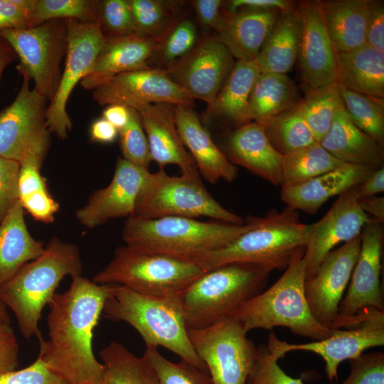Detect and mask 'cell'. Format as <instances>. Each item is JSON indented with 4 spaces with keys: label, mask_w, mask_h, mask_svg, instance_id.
Masks as SVG:
<instances>
[{
    "label": "cell",
    "mask_w": 384,
    "mask_h": 384,
    "mask_svg": "<svg viewBox=\"0 0 384 384\" xmlns=\"http://www.w3.org/2000/svg\"><path fill=\"white\" fill-rule=\"evenodd\" d=\"M220 0H196L191 4L203 25L216 31L223 16Z\"/></svg>",
    "instance_id": "cell-54"
},
{
    "label": "cell",
    "mask_w": 384,
    "mask_h": 384,
    "mask_svg": "<svg viewBox=\"0 0 384 384\" xmlns=\"http://www.w3.org/2000/svg\"><path fill=\"white\" fill-rule=\"evenodd\" d=\"M198 32L189 18L176 20L158 41L151 58L166 70L186 56L197 45Z\"/></svg>",
    "instance_id": "cell-42"
},
{
    "label": "cell",
    "mask_w": 384,
    "mask_h": 384,
    "mask_svg": "<svg viewBox=\"0 0 384 384\" xmlns=\"http://www.w3.org/2000/svg\"><path fill=\"white\" fill-rule=\"evenodd\" d=\"M0 384H69L38 358L30 366L0 378Z\"/></svg>",
    "instance_id": "cell-48"
},
{
    "label": "cell",
    "mask_w": 384,
    "mask_h": 384,
    "mask_svg": "<svg viewBox=\"0 0 384 384\" xmlns=\"http://www.w3.org/2000/svg\"><path fill=\"white\" fill-rule=\"evenodd\" d=\"M0 34L19 59L16 66L19 74L23 79L32 80L33 89L50 102L58 90L61 62L67 52V20L53 19Z\"/></svg>",
    "instance_id": "cell-10"
},
{
    "label": "cell",
    "mask_w": 384,
    "mask_h": 384,
    "mask_svg": "<svg viewBox=\"0 0 384 384\" xmlns=\"http://www.w3.org/2000/svg\"><path fill=\"white\" fill-rule=\"evenodd\" d=\"M16 58L13 48L0 34V79L5 68Z\"/></svg>",
    "instance_id": "cell-60"
},
{
    "label": "cell",
    "mask_w": 384,
    "mask_h": 384,
    "mask_svg": "<svg viewBox=\"0 0 384 384\" xmlns=\"http://www.w3.org/2000/svg\"><path fill=\"white\" fill-rule=\"evenodd\" d=\"M311 224L299 220V211L288 206L271 209L256 224L222 248L191 258L208 270L230 262L257 265L272 272L283 270L304 247Z\"/></svg>",
    "instance_id": "cell-5"
},
{
    "label": "cell",
    "mask_w": 384,
    "mask_h": 384,
    "mask_svg": "<svg viewBox=\"0 0 384 384\" xmlns=\"http://www.w3.org/2000/svg\"><path fill=\"white\" fill-rule=\"evenodd\" d=\"M176 125L182 142L192 156L199 174L214 184L233 181L238 169L213 142L193 107L175 106Z\"/></svg>",
    "instance_id": "cell-25"
},
{
    "label": "cell",
    "mask_w": 384,
    "mask_h": 384,
    "mask_svg": "<svg viewBox=\"0 0 384 384\" xmlns=\"http://www.w3.org/2000/svg\"><path fill=\"white\" fill-rule=\"evenodd\" d=\"M130 108L127 125L119 131L122 158L146 170H149L151 157L148 139L139 112Z\"/></svg>",
    "instance_id": "cell-44"
},
{
    "label": "cell",
    "mask_w": 384,
    "mask_h": 384,
    "mask_svg": "<svg viewBox=\"0 0 384 384\" xmlns=\"http://www.w3.org/2000/svg\"><path fill=\"white\" fill-rule=\"evenodd\" d=\"M358 204L367 215L370 214L373 218L384 224V197L373 196L367 198H358Z\"/></svg>",
    "instance_id": "cell-59"
},
{
    "label": "cell",
    "mask_w": 384,
    "mask_h": 384,
    "mask_svg": "<svg viewBox=\"0 0 384 384\" xmlns=\"http://www.w3.org/2000/svg\"><path fill=\"white\" fill-rule=\"evenodd\" d=\"M82 263L77 245L52 238L43 253L23 265L8 282L0 285V299L14 314L25 338H40L38 324L65 276L81 275Z\"/></svg>",
    "instance_id": "cell-2"
},
{
    "label": "cell",
    "mask_w": 384,
    "mask_h": 384,
    "mask_svg": "<svg viewBox=\"0 0 384 384\" xmlns=\"http://www.w3.org/2000/svg\"><path fill=\"white\" fill-rule=\"evenodd\" d=\"M384 191V166L372 171L356 186L358 199L376 196Z\"/></svg>",
    "instance_id": "cell-56"
},
{
    "label": "cell",
    "mask_w": 384,
    "mask_h": 384,
    "mask_svg": "<svg viewBox=\"0 0 384 384\" xmlns=\"http://www.w3.org/2000/svg\"><path fill=\"white\" fill-rule=\"evenodd\" d=\"M118 131L124 128L130 117V108L119 104L110 105L102 112V117Z\"/></svg>",
    "instance_id": "cell-58"
},
{
    "label": "cell",
    "mask_w": 384,
    "mask_h": 384,
    "mask_svg": "<svg viewBox=\"0 0 384 384\" xmlns=\"http://www.w3.org/2000/svg\"><path fill=\"white\" fill-rule=\"evenodd\" d=\"M158 41L132 33L106 38L92 67L82 78L80 85L94 90L112 78L125 72L147 68Z\"/></svg>",
    "instance_id": "cell-24"
},
{
    "label": "cell",
    "mask_w": 384,
    "mask_h": 384,
    "mask_svg": "<svg viewBox=\"0 0 384 384\" xmlns=\"http://www.w3.org/2000/svg\"><path fill=\"white\" fill-rule=\"evenodd\" d=\"M270 353L266 345L256 346V357L246 384H304L302 378L286 374Z\"/></svg>",
    "instance_id": "cell-46"
},
{
    "label": "cell",
    "mask_w": 384,
    "mask_h": 384,
    "mask_svg": "<svg viewBox=\"0 0 384 384\" xmlns=\"http://www.w3.org/2000/svg\"><path fill=\"white\" fill-rule=\"evenodd\" d=\"M240 8L273 9L281 11L294 8V3L287 0H233L229 1L228 11Z\"/></svg>",
    "instance_id": "cell-55"
},
{
    "label": "cell",
    "mask_w": 384,
    "mask_h": 384,
    "mask_svg": "<svg viewBox=\"0 0 384 384\" xmlns=\"http://www.w3.org/2000/svg\"><path fill=\"white\" fill-rule=\"evenodd\" d=\"M304 252L305 247L294 255L284 272L270 287L244 303L230 316L246 333L255 329L272 331L275 326H284L294 334L321 341L336 331L321 325L309 308L304 292Z\"/></svg>",
    "instance_id": "cell-4"
},
{
    "label": "cell",
    "mask_w": 384,
    "mask_h": 384,
    "mask_svg": "<svg viewBox=\"0 0 384 384\" xmlns=\"http://www.w3.org/2000/svg\"><path fill=\"white\" fill-rule=\"evenodd\" d=\"M90 139L94 142L110 144L119 136V131L103 117L95 119L89 129Z\"/></svg>",
    "instance_id": "cell-57"
},
{
    "label": "cell",
    "mask_w": 384,
    "mask_h": 384,
    "mask_svg": "<svg viewBox=\"0 0 384 384\" xmlns=\"http://www.w3.org/2000/svg\"><path fill=\"white\" fill-rule=\"evenodd\" d=\"M317 4L336 53L366 44L371 0H323Z\"/></svg>",
    "instance_id": "cell-29"
},
{
    "label": "cell",
    "mask_w": 384,
    "mask_h": 384,
    "mask_svg": "<svg viewBox=\"0 0 384 384\" xmlns=\"http://www.w3.org/2000/svg\"><path fill=\"white\" fill-rule=\"evenodd\" d=\"M100 4L95 0H33L31 27L53 19L99 23Z\"/></svg>",
    "instance_id": "cell-40"
},
{
    "label": "cell",
    "mask_w": 384,
    "mask_h": 384,
    "mask_svg": "<svg viewBox=\"0 0 384 384\" xmlns=\"http://www.w3.org/2000/svg\"><path fill=\"white\" fill-rule=\"evenodd\" d=\"M102 314L106 319L133 327L146 346L166 348L208 373L191 343L178 295L148 296L111 284Z\"/></svg>",
    "instance_id": "cell-3"
},
{
    "label": "cell",
    "mask_w": 384,
    "mask_h": 384,
    "mask_svg": "<svg viewBox=\"0 0 384 384\" xmlns=\"http://www.w3.org/2000/svg\"><path fill=\"white\" fill-rule=\"evenodd\" d=\"M225 154L234 165L274 186L282 185L283 156L272 147L260 124L250 122L235 129L228 138Z\"/></svg>",
    "instance_id": "cell-26"
},
{
    "label": "cell",
    "mask_w": 384,
    "mask_h": 384,
    "mask_svg": "<svg viewBox=\"0 0 384 384\" xmlns=\"http://www.w3.org/2000/svg\"><path fill=\"white\" fill-rule=\"evenodd\" d=\"M299 38L296 7L282 11L255 60L260 73L287 75L297 60Z\"/></svg>",
    "instance_id": "cell-33"
},
{
    "label": "cell",
    "mask_w": 384,
    "mask_h": 384,
    "mask_svg": "<svg viewBox=\"0 0 384 384\" xmlns=\"http://www.w3.org/2000/svg\"><path fill=\"white\" fill-rule=\"evenodd\" d=\"M383 224L373 218L361 233L358 257L338 309L335 329L354 327L363 321L368 309L384 311L381 284Z\"/></svg>",
    "instance_id": "cell-12"
},
{
    "label": "cell",
    "mask_w": 384,
    "mask_h": 384,
    "mask_svg": "<svg viewBox=\"0 0 384 384\" xmlns=\"http://www.w3.org/2000/svg\"><path fill=\"white\" fill-rule=\"evenodd\" d=\"M356 186L339 195L326 215L311 224L304 254L306 262V279L315 273L324 258L336 245L360 235L369 220L370 217L358 204Z\"/></svg>",
    "instance_id": "cell-19"
},
{
    "label": "cell",
    "mask_w": 384,
    "mask_h": 384,
    "mask_svg": "<svg viewBox=\"0 0 384 384\" xmlns=\"http://www.w3.org/2000/svg\"><path fill=\"white\" fill-rule=\"evenodd\" d=\"M68 46L65 63L58 90L49 102L46 125L59 139L68 138L72 129L66 111L69 97L77 83L92 67L106 38L99 23H82L67 20Z\"/></svg>",
    "instance_id": "cell-13"
},
{
    "label": "cell",
    "mask_w": 384,
    "mask_h": 384,
    "mask_svg": "<svg viewBox=\"0 0 384 384\" xmlns=\"http://www.w3.org/2000/svg\"><path fill=\"white\" fill-rule=\"evenodd\" d=\"M337 80L341 86L383 99L384 53L364 44L336 53Z\"/></svg>",
    "instance_id": "cell-32"
},
{
    "label": "cell",
    "mask_w": 384,
    "mask_h": 384,
    "mask_svg": "<svg viewBox=\"0 0 384 384\" xmlns=\"http://www.w3.org/2000/svg\"><path fill=\"white\" fill-rule=\"evenodd\" d=\"M346 164L316 142L283 156L281 186H297Z\"/></svg>",
    "instance_id": "cell-36"
},
{
    "label": "cell",
    "mask_w": 384,
    "mask_h": 384,
    "mask_svg": "<svg viewBox=\"0 0 384 384\" xmlns=\"http://www.w3.org/2000/svg\"><path fill=\"white\" fill-rule=\"evenodd\" d=\"M144 355L154 366L159 384H212L208 373L182 359L179 363H173L157 348L146 346Z\"/></svg>",
    "instance_id": "cell-43"
},
{
    "label": "cell",
    "mask_w": 384,
    "mask_h": 384,
    "mask_svg": "<svg viewBox=\"0 0 384 384\" xmlns=\"http://www.w3.org/2000/svg\"><path fill=\"white\" fill-rule=\"evenodd\" d=\"M110 290L109 284L75 276L69 289L55 293L48 304L49 338H38V358L69 384L102 382L104 367L94 356L92 341Z\"/></svg>",
    "instance_id": "cell-1"
},
{
    "label": "cell",
    "mask_w": 384,
    "mask_h": 384,
    "mask_svg": "<svg viewBox=\"0 0 384 384\" xmlns=\"http://www.w3.org/2000/svg\"><path fill=\"white\" fill-rule=\"evenodd\" d=\"M270 272L246 262L207 270L178 294L187 328H205L230 316L263 291Z\"/></svg>",
    "instance_id": "cell-7"
},
{
    "label": "cell",
    "mask_w": 384,
    "mask_h": 384,
    "mask_svg": "<svg viewBox=\"0 0 384 384\" xmlns=\"http://www.w3.org/2000/svg\"><path fill=\"white\" fill-rule=\"evenodd\" d=\"M373 171L364 166L346 164L299 186L282 187L281 198L287 206L314 215L329 198L359 185Z\"/></svg>",
    "instance_id": "cell-27"
},
{
    "label": "cell",
    "mask_w": 384,
    "mask_h": 384,
    "mask_svg": "<svg viewBox=\"0 0 384 384\" xmlns=\"http://www.w3.org/2000/svg\"><path fill=\"white\" fill-rule=\"evenodd\" d=\"M45 246L29 233L19 200L0 223V285L11 279L26 263L40 256Z\"/></svg>",
    "instance_id": "cell-30"
},
{
    "label": "cell",
    "mask_w": 384,
    "mask_h": 384,
    "mask_svg": "<svg viewBox=\"0 0 384 384\" xmlns=\"http://www.w3.org/2000/svg\"><path fill=\"white\" fill-rule=\"evenodd\" d=\"M337 87L344 110L352 122L383 146V99L346 89L338 83Z\"/></svg>",
    "instance_id": "cell-38"
},
{
    "label": "cell",
    "mask_w": 384,
    "mask_h": 384,
    "mask_svg": "<svg viewBox=\"0 0 384 384\" xmlns=\"http://www.w3.org/2000/svg\"><path fill=\"white\" fill-rule=\"evenodd\" d=\"M187 331L212 384L247 383L255 361L256 346L235 319L228 316L205 328H187Z\"/></svg>",
    "instance_id": "cell-11"
},
{
    "label": "cell",
    "mask_w": 384,
    "mask_h": 384,
    "mask_svg": "<svg viewBox=\"0 0 384 384\" xmlns=\"http://www.w3.org/2000/svg\"><path fill=\"white\" fill-rule=\"evenodd\" d=\"M299 100L296 84L286 74L261 73L249 99V121L262 124L292 109Z\"/></svg>",
    "instance_id": "cell-34"
},
{
    "label": "cell",
    "mask_w": 384,
    "mask_h": 384,
    "mask_svg": "<svg viewBox=\"0 0 384 384\" xmlns=\"http://www.w3.org/2000/svg\"><path fill=\"white\" fill-rule=\"evenodd\" d=\"M206 271L188 257L124 245L116 248L111 261L92 281L98 284L121 285L144 295L169 297L178 295Z\"/></svg>",
    "instance_id": "cell-8"
},
{
    "label": "cell",
    "mask_w": 384,
    "mask_h": 384,
    "mask_svg": "<svg viewBox=\"0 0 384 384\" xmlns=\"http://www.w3.org/2000/svg\"><path fill=\"white\" fill-rule=\"evenodd\" d=\"M95 384H105V383L103 382H101V383H95Z\"/></svg>",
    "instance_id": "cell-62"
},
{
    "label": "cell",
    "mask_w": 384,
    "mask_h": 384,
    "mask_svg": "<svg viewBox=\"0 0 384 384\" xmlns=\"http://www.w3.org/2000/svg\"><path fill=\"white\" fill-rule=\"evenodd\" d=\"M99 355L104 367L105 384H159L146 356H136L120 343L110 341Z\"/></svg>",
    "instance_id": "cell-35"
},
{
    "label": "cell",
    "mask_w": 384,
    "mask_h": 384,
    "mask_svg": "<svg viewBox=\"0 0 384 384\" xmlns=\"http://www.w3.org/2000/svg\"><path fill=\"white\" fill-rule=\"evenodd\" d=\"M23 82L14 102L0 112V156L20 162L31 150L50 146L49 102Z\"/></svg>",
    "instance_id": "cell-15"
},
{
    "label": "cell",
    "mask_w": 384,
    "mask_h": 384,
    "mask_svg": "<svg viewBox=\"0 0 384 384\" xmlns=\"http://www.w3.org/2000/svg\"><path fill=\"white\" fill-rule=\"evenodd\" d=\"M235 61L215 36L206 37L166 70L169 77L194 100L210 104L219 92Z\"/></svg>",
    "instance_id": "cell-18"
},
{
    "label": "cell",
    "mask_w": 384,
    "mask_h": 384,
    "mask_svg": "<svg viewBox=\"0 0 384 384\" xmlns=\"http://www.w3.org/2000/svg\"><path fill=\"white\" fill-rule=\"evenodd\" d=\"M298 103L292 109L260 124L272 147L282 156L318 142L304 121Z\"/></svg>",
    "instance_id": "cell-37"
},
{
    "label": "cell",
    "mask_w": 384,
    "mask_h": 384,
    "mask_svg": "<svg viewBox=\"0 0 384 384\" xmlns=\"http://www.w3.org/2000/svg\"><path fill=\"white\" fill-rule=\"evenodd\" d=\"M149 173L119 157L110 183L92 193L86 204L76 210L78 221L93 228L116 218L133 215L137 196Z\"/></svg>",
    "instance_id": "cell-21"
},
{
    "label": "cell",
    "mask_w": 384,
    "mask_h": 384,
    "mask_svg": "<svg viewBox=\"0 0 384 384\" xmlns=\"http://www.w3.org/2000/svg\"><path fill=\"white\" fill-rule=\"evenodd\" d=\"M384 345V311L374 309L359 324L345 330L336 329L331 336L312 342L294 344L279 339L274 331L269 334L266 345L277 360L293 351H306L319 355L325 362L327 379L337 380L339 363L354 358L364 351Z\"/></svg>",
    "instance_id": "cell-14"
},
{
    "label": "cell",
    "mask_w": 384,
    "mask_h": 384,
    "mask_svg": "<svg viewBox=\"0 0 384 384\" xmlns=\"http://www.w3.org/2000/svg\"><path fill=\"white\" fill-rule=\"evenodd\" d=\"M361 246V235L331 250L315 273L306 279L305 296L314 318L324 326L336 329L338 309L348 285Z\"/></svg>",
    "instance_id": "cell-16"
},
{
    "label": "cell",
    "mask_w": 384,
    "mask_h": 384,
    "mask_svg": "<svg viewBox=\"0 0 384 384\" xmlns=\"http://www.w3.org/2000/svg\"><path fill=\"white\" fill-rule=\"evenodd\" d=\"M282 11L240 8L223 14L215 36L237 60L255 61Z\"/></svg>",
    "instance_id": "cell-23"
},
{
    "label": "cell",
    "mask_w": 384,
    "mask_h": 384,
    "mask_svg": "<svg viewBox=\"0 0 384 384\" xmlns=\"http://www.w3.org/2000/svg\"><path fill=\"white\" fill-rule=\"evenodd\" d=\"M142 218L206 216L242 225L245 220L222 206L201 181L172 176L164 169L149 173L137 196L134 215Z\"/></svg>",
    "instance_id": "cell-9"
},
{
    "label": "cell",
    "mask_w": 384,
    "mask_h": 384,
    "mask_svg": "<svg viewBox=\"0 0 384 384\" xmlns=\"http://www.w3.org/2000/svg\"><path fill=\"white\" fill-rule=\"evenodd\" d=\"M351 373L341 384H384V353H362L348 360Z\"/></svg>",
    "instance_id": "cell-47"
},
{
    "label": "cell",
    "mask_w": 384,
    "mask_h": 384,
    "mask_svg": "<svg viewBox=\"0 0 384 384\" xmlns=\"http://www.w3.org/2000/svg\"><path fill=\"white\" fill-rule=\"evenodd\" d=\"M366 44L384 53V5L383 1H371L366 28Z\"/></svg>",
    "instance_id": "cell-53"
},
{
    "label": "cell",
    "mask_w": 384,
    "mask_h": 384,
    "mask_svg": "<svg viewBox=\"0 0 384 384\" xmlns=\"http://www.w3.org/2000/svg\"><path fill=\"white\" fill-rule=\"evenodd\" d=\"M19 201L24 210L36 220L45 223L53 222L59 209L58 203L52 197L48 188L34 191Z\"/></svg>",
    "instance_id": "cell-51"
},
{
    "label": "cell",
    "mask_w": 384,
    "mask_h": 384,
    "mask_svg": "<svg viewBox=\"0 0 384 384\" xmlns=\"http://www.w3.org/2000/svg\"><path fill=\"white\" fill-rule=\"evenodd\" d=\"M19 345L11 324H0V378L18 366Z\"/></svg>",
    "instance_id": "cell-52"
},
{
    "label": "cell",
    "mask_w": 384,
    "mask_h": 384,
    "mask_svg": "<svg viewBox=\"0 0 384 384\" xmlns=\"http://www.w3.org/2000/svg\"><path fill=\"white\" fill-rule=\"evenodd\" d=\"M256 217L242 225L223 221L203 222L185 217L127 218L122 239L131 247L193 258L223 247L252 229Z\"/></svg>",
    "instance_id": "cell-6"
},
{
    "label": "cell",
    "mask_w": 384,
    "mask_h": 384,
    "mask_svg": "<svg viewBox=\"0 0 384 384\" xmlns=\"http://www.w3.org/2000/svg\"><path fill=\"white\" fill-rule=\"evenodd\" d=\"M298 104L304 121L319 142L329 129L341 104L337 82L307 90Z\"/></svg>",
    "instance_id": "cell-39"
},
{
    "label": "cell",
    "mask_w": 384,
    "mask_h": 384,
    "mask_svg": "<svg viewBox=\"0 0 384 384\" xmlns=\"http://www.w3.org/2000/svg\"><path fill=\"white\" fill-rule=\"evenodd\" d=\"M100 105L119 104L131 108L154 103L193 107L194 99L164 70L147 68L120 73L93 90Z\"/></svg>",
    "instance_id": "cell-17"
},
{
    "label": "cell",
    "mask_w": 384,
    "mask_h": 384,
    "mask_svg": "<svg viewBox=\"0 0 384 384\" xmlns=\"http://www.w3.org/2000/svg\"><path fill=\"white\" fill-rule=\"evenodd\" d=\"M19 163L0 156V223L18 199Z\"/></svg>",
    "instance_id": "cell-49"
},
{
    "label": "cell",
    "mask_w": 384,
    "mask_h": 384,
    "mask_svg": "<svg viewBox=\"0 0 384 384\" xmlns=\"http://www.w3.org/2000/svg\"><path fill=\"white\" fill-rule=\"evenodd\" d=\"M135 33L159 41L172 24L176 3L161 0H128Z\"/></svg>",
    "instance_id": "cell-41"
},
{
    "label": "cell",
    "mask_w": 384,
    "mask_h": 384,
    "mask_svg": "<svg viewBox=\"0 0 384 384\" xmlns=\"http://www.w3.org/2000/svg\"><path fill=\"white\" fill-rule=\"evenodd\" d=\"M33 0H0V32L31 27Z\"/></svg>",
    "instance_id": "cell-50"
},
{
    "label": "cell",
    "mask_w": 384,
    "mask_h": 384,
    "mask_svg": "<svg viewBox=\"0 0 384 384\" xmlns=\"http://www.w3.org/2000/svg\"><path fill=\"white\" fill-rule=\"evenodd\" d=\"M0 324H11V318L8 308L0 299Z\"/></svg>",
    "instance_id": "cell-61"
},
{
    "label": "cell",
    "mask_w": 384,
    "mask_h": 384,
    "mask_svg": "<svg viewBox=\"0 0 384 384\" xmlns=\"http://www.w3.org/2000/svg\"><path fill=\"white\" fill-rule=\"evenodd\" d=\"M260 73L255 61L237 60L219 92L207 105L205 118L223 119L238 127L250 122L248 102Z\"/></svg>",
    "instance_id": "cell-31"
},
{
    "label": "cell",
    "mask_w": 384,
    "mask_h": 384,
    "mask_svg": "<svg viewBox=\"0 0 384 384\" xmlns=\"http://www.w3.org/2000/svg\"><path fill=\"white\" fill-rule=\"evenodd\" d=\"M99 23L106 38L135 33L128 0L100 1Z\"/></svg>",
    "instance_id": "cell-45"
},
{
    "label": "cell",
    "mask_w": 384,
    "mask_h": 384,
    "mask_svg": "<svg viewBox=\"0 0 384 384\" xmlns=\"http://www.w3.org/2000/svg\"><path fill=\"white\" fill-rule=\"evenodd\" d=\"M296 11L300 23L297 60L307 90L336 82V53L317 1H302Z\"/></svg>",
    "instance_id": "cell-20"
},
{
    "label": "cell",
    "mask_w": 384,
    "mask_h": 384,
    "mask_svg": "<svg viewBox=\"0 0 384 384\" xmlns=\"http://www.w3.org/2000/svg\"><path fill=\"white\" fill-rule=\"evenodd\" d=\"M139 114L146 133L151 160L159 169L166 165H176L181 175L201 181L196 164L185 147L176 125L175 106L168 103L139 105Z\"/></svg>",
    "instance_id": "cell-22"
},
{
    "label": "cell",
    "mask_w": 384,
    "mask_h": 384,
    "mask_svg": "<svg viewBox=\"0 0 384 384\" xmlns=\"http://www.w3.org/2000/svg\"><path fill=\"white\" fill-rule=\"evenodd\" d=\"M319 143L343 163L374 170L384 166L383 146L352 122L342 102L329 129Z\"/></svg>",
    "instance_id": "cell-28"
}]
</instances>
